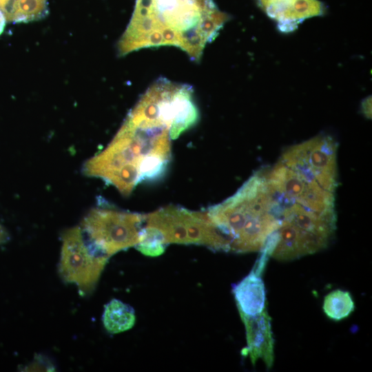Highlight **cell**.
Segmentation results:
<instances>
[{
    "label": "cell",
    "instance_id": "obj_1",
    "mask_svg": "<svg viewBox=\"0 0 372 372\" xmlns=\"http://www.w3.org/2000/svg\"><path fill=\"white\" fill-rule=\"evenodd\" d=\"M224 19L213 0H136L118 53L122 56L145 48L174 46L198 61Z\"/></svg>",
    "mask_w": 372,
    "mask_h": 372
},
{
    "label": "cell",
    "instance_id": "obj_12",
    "mask_svg": "<svg viewBox=\"0 0 372 372\" xmlns=\"http://www.w3.org/2000/svg\"><path fill=\"white\" fill-rule=\"evenodd\" d=\"M0 8L6 15L18 19H30L43 14L47 0H0Z\"/></svg>",
    "mask_w": 372,
    "mask_h": 372
},
{
    "label": "cell",
    "instance_id": "obj_7",
    "mask_svg": "<svg viewBox=\"0 0 372 372\" xmlns=\"http://www.w3.org/2000/svg\"><path fill=\"white\" fill-rule=\"evenodd\" d=\"M108 258L87 242L80 227L64 231L59 275L64 282L75 284L81 296L93 291Z\"/></svg>",
    "mask_w": 372,
    "mask_h": 372
},
{
    "label": "cell",
    "instance_id": "obj_2",
    "mask_svg": "<svg viewBox=\"0 0 372 372\" xmlns=\"http://www.w3.org/2000/svg\"><path fill=\"white\" fill-rule=\"evenodd\" d=\"M229 251H261L280 226V205L262 169L231 197L206 210Z\"/></svg>",
    "mask_w": 372,
    "mask_h": 372
},
{
    "label": "cell",
    "instance_id": "obj_10",
    "mask_svg": "<svg viewBox=\"0 0 372 372\" xmlns=\"http://www.w3.org/2000/svg\"><path fill=\"white\" fill-rule=\"evenodd\" d=\"M136 316L134 309L128 304L114 299L105 306L103 322L111 333L126 331L134 325Z\"/></svg>",
    "mask_w": 372,
    "mask_h": 372
},
{
    "label": "cell",
    "instance_id": "obj_4",
    "mask_svg": "<svg viewBox=\"0 0 372 372\" xmlns=\"http://www.w3.org/2000/svg\"><path fill=\"white\" fill-rule=\"evenodd\" d=\"M150 162L149 145L119 129L102 152L85 162L83 172L86 176L103 179L127 196L139 183L144 181Z\"/></svg>",
    "mask_w": 372,
    "mask_h": 372
},
{
    "label": "cell",
    "instance_id": "obj_5",
    "mask_svg": "<svg viewBox=\"0 0 372 372\" xmlns=\"http://www.w3.org/2000/svg\"><path fill=\"white\" fill-rule=\"evenodd\" d=\"M144 225L153 229L165 245L194 244L229 251L226 240L207 211H192L170 205L145 215Z\"/></svg>",
    "mask_w": 372,
    "mask_h": 372
},
{
    "label": "cell",
    "instance_id": "obj_9",
    "mask_svg": "<svg viewBox=\"0 0 372 372\" xmlns=\"http://www.w3.org/2000/svg\"><path fill=\"white\" fill-rule=\"evenodd\" d=\"M254 266L251 272L233 288L240 315L254 316L266 308V292L262 274Z\"/></svg>",
    "mask_w": 372,
    "mask_h": 372
},
{
    "label": "cell",
    "instance_id": "obj_11",
    "mask_svg": "<svg viewBox=\"0 0 372 372\" xmlns=\"http://www.w3.org/2000/svg\"><path fill=\"white\" fill-rule=\"evenodd\" d=\"M322 309L329 318L338 321L347 318L354 311L355 304L349 291L336 289L324 297Z\"/></svg>",
    "mask_w": 372,
    "mask_h": 372
},
{
    "label": "cell",
    "instance_id": "obj_3",
    "mask_svg": "<svg viewBox=\"0 0 372 372\" xmlns=\"http://www.w3.org/2000/svg\"><path fill=\"white\" fill-rule=\"evenodd\" d=\"M336 229L335 210L318 211L293 203L282 207L280 226L270 237V257L291 260L326 248Z\"/></svg>",
    "mask_w": 372,
    "mask_h": 372
},
{
    "label": "cell",
    "instance_id": "obj_6",
    "mask_svg": "<svg viewBox=\"0 0 372 372\" xmlns=\"http://www.w3.org/2000/svg\"><path fill=\"white\" fill-rule=\"evenodd\" d=\"M145 215L109 206H97L85 215L81 229L87 242L110 258L118 251L136 247Z\"/></svg>",
    "mask_w": 372,
    "mask_h": 372
},
{
    "label": "cell",
    "instance_id": "obj_8",
    "mask_svg": "<svg viewBox=\"0 0 372 372\" xmlns=\"http://www.w3.org/2000/svg\"><path fill=\"white\" fill-rule=\"evenodd\" d=\"M245 324L247 335V352L252 364L261 359L267 369H270L274 360V340L271 318L266 308L254 316L240 315Z\"/></svg>",
    "mask_w": 372,
    "mask_h": 372
},
{
    "label": "cell",
    "instance_id": "obj_14",
    "mask_svg": "<svg viewBox=\"0 0 372 372\" xmlns=\"http://www.w3.org/2000/svg\"><path fill=\"white\" fill-rule=\"evenodd\" d=\"M6 17L2 11V10L0 8V35L2 34V32L4 30L6 24Z\"/></svg>",
    "mask_w": 372,
    "mask_h": 372
},
{
    "label": "cell",
    "instance_id": "obj_13",
    "mask_svg": "<svg viewBox=\"0 0 372 372\" xmlns=\"http://www.w3.org/2000/svg\"><path fill=\"white\" fill-rule=\"evenodd\" d=\"M8 238L7 231L0 225V244L7 242Z\"/></svg>",
    "mask_w": 372,
    "mask_h": 372
}]
</instances>
